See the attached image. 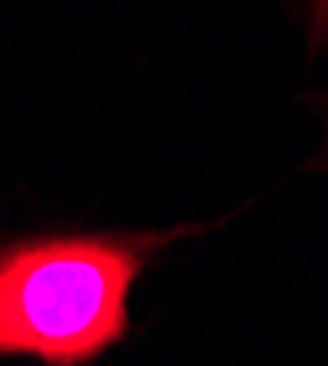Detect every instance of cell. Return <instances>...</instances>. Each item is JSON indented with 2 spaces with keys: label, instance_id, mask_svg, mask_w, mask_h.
I'll use <instances>...</instances> for the list:
<instances>
[{
  "label": "cell",
  "instance_id": "1",
  "mask_svg": "<svg viewBox=\"0 0 328 366\" xmlns=\"http://www.w3.org/2000/svg\"><path fill=\"white\" fill-rule=\"evenodd\" d=\"M141 269L129 243L71 237L0 252V355L79 366L126 334V293Z\"/></svg>",
  "mask_w": 328,
  "mask_h": 366
}]
</instances>
